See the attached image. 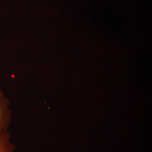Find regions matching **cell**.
<instances>
[{"mask_svg":"<svg viewBox=\"0 0 152 152\" xmlns=\"http://www.w3.org/2000/svg\"><path fill=\"white\" fill-rule=\"evenodd\" d=\"M16 147L8 130H0V152H15Z\"/></svg>","mask_w":152,"mask_h":152,"instance_id":"obj_2","label":"cell"},{"mask_svg":"<svg viewBox=\"0 0 152 152\" xmlns=\"http://www.w3.org/2000/svg\"><path fill=\"white\" fill-rule=\"evenodd\" d=\"M12 121V112L8 98L0 88V130H7Z\"/></svg>","mask_w":152,"mask_h":152,"instance_id":"obj_1","label":"cell"}]
</instances>
